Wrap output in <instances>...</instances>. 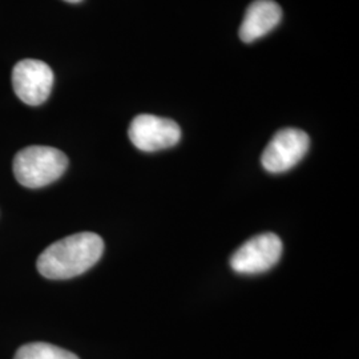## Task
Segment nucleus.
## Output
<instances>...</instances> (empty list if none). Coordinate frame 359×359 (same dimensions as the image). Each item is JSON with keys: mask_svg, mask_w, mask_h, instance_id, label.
<instances>
[{"mask_svg": "<svg viewBox=\"0 0 359 359\" xmlns=\"http://www.w3.org/2000/svg\"><path fill=\"white\" fill-rule=\"evenodd\" d=\"M283 18L281 7L273 0H255L245 13L240 27V38L245 43H252L265 36L278 26Z\"/></svg>", "mask_w": 359, "mask_h": 359, "instance_id": "obj_7", "label": "nucleus"}, {"mask_svg": "<svg viewBox=\"0 0 359 359\" xmlns=\"http://www.w3.org/2000/svg\"><path fill=\"white\" fill-rule=\"evenodd\" d=\"M128 136L137 149L156 152L175 147L181 139V129L173 120L144 114L132 120Z\"/></svg>", "mask_w": 359, "mask_h": 359, "instance_id": "obj_5", "label": "nucleus"}, {"mask_svg": "<svg viewBox=\"0 0 359 359\" xmlns=\"http://www.w3.org/2000/svg\"><path fill=\"white\" fill-rule=\"evenodd\" d=\"M103 238L77 233L50 245L38 258L39 273L48 280H68L90 270L103 256Z\"/></svg>", "mask_w": 359, "mask_h": 359, "instance_id": "obj_1", "label": "nucleus"}, {"mask_svg": "<svg viewBox=\"0 0 359 359\" xmlns=\"http://www.w3.org/2000/svg\"><path fill=\"white\" fill-rule=\"evenodd\" d=\"M281 255V238L274 233H262L234 252L231 258V269L238 274H259L271 269Z\"/></svg>", "mask_w": 359, "mask_h": 359, "instance_id": "obj_3", "label": "nucleus"}, {"mask_svg": "<svg viewBox=\"0 0 359 359\" xmlns=\"http://www.w3.org/2000/svg\"><path fill=\"white\" fill-rule=\"evenodd\" d=\"M13 359H79L74 353L46 342H34L20 347Z\"/></svg>", "mask_w": 359, "mask_h": 359, "instance_id": "obj_8", "label": "nucleus"}, {"mask_svg": "<svg viewBox=\"0 0 359 359\" xmlns=\"http://www.w3.org/2000/svg\"><path fill=\"white\" fill-rule=\"evenodd\" d=\"M310 139L301 129L278 130L266 145L261 163L270 173H283L295 167L308 154Z\"/></svg>", "mask_w": 359, "mask_h": 359, "instance_id": "obj_4", "label": "nucleus"}, {"mask_svg": "<svg viewBox=\"0 0 359 359\" xmlns=\"http://www.w3.org/2000/svg\"><path fill=\"white\" fill-rule=\"evenodd\" d=\"M53 79L51 67L40 60L25 59L13 67V90L27 105L44 103L51 95Z\"/></svg>", "mask_w": 359, "mask_h": 359, "instance_id": "obj_6", "label": "nucleus"}, {"mask_svg": "<svg viewBox=\"0 0 359 359\" xmlns=\"http://www.w3.org/2000/svg\"><path fill=\"white\" fill-rule=\"evenodd\" d=\"M67 3H80L81 0H65Z\"/></svg>", "mask_w": 359, "mask_h": 359, "instance_id": "obj_9", "label": "nucleus"}, {"mask_svg": "<svg viewBox=\"0 0 359 359\" xmlns=\"http://www.w3.org/2000/svg\"><path fill=\"white\" fill-rule=\"evenodd\" d=\"M67 167L68 157L52 147H27L13 158V173L18 182L32 189L60 179Z\"/></svg>", "mask_w": 359, "mask_h": 359, "instance_id": "obj_2", "label": "nucleus"}]
</instances>
